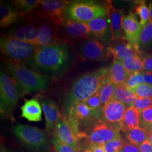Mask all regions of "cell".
I'll list each match as a JSON object with an SVG mask.
<instances>
[{"label":"cell","instance_id":"cell-24","mask_svg":"<svg viewBox=\"0 0 152 152\" xmlns=\"http://www.w3.org/2000/svg\"><path fill=\"white\" fill-rule=\"evenodd\" d=\"M108 15L107 16H100L94 19L88 23V26L93 37L103 38L106 36L109 30Z\"/></svg>","mask_w":152,"mask_h":152},{"label":"cell","instance_id":"cell-29","mask_svg":"<svg viewBox=\"0 0 152 152\" xmlns=\"http://www.w3.org/2000/svg\"><path fill=\"white\" fill-rule=\"evenodd\" d=\"M41 3V0H16L12 4L23 16L37 9Z\"/></svg>","mask_w":152,"mask_h":152},{"label":"cell","instance_id":"cell-17","mask_svg":"<svg viewBox=\"0 0 152 152\" xmlns=\"http://www.w3.org/2000/svg\"><path fill=\"white\" fill-rule=\"evenodd\" d=\"M108 4V18L112 38L114 41L119 40L125 37L123 22L125 16L123 11L114 8L110 2Z\"/></svg>","mask_w":152,"mask_h":152},{"label":"cell","instance_id":"cell-8","mask_svg":"<svg viewBox=\"0 0 152 152\" xmlns=\"http://www.w3.org/2000/svg\"><path fill=\"white\" fill-rule=\"evenodd\" d=\"M70 1L63 0H41L38 6L39 18H42L54 23L56 26H61L66 17V12Z\"/></svg>","mask_w":152,"mask_h":152},{"label":"cell","instance_id":"cell-11","mask_svg":"<svg viewBox=\"0 0 152 152\" xmlns=\"http://www.w3.org/2000/svg\"><path fill=\"white\" fill-rule=\"evenodd\" d=\"M53 138L79 150L78 138L70 122L64 114H62L55 126L53 132Z\"/></svg>","mask_w":152,"mask_h":152},{"label":"cell","instance_id":"cell-22","mask_svg":"<svg viewBox=\"0 0 152 152\" xmlns=\"http://www.w3.org/2000/svg\"><path fill=\"white\" fill-rule=\"evenodd\" d=\"M109 80L116 86L124 85L130 76L118 60L114 59L108 68Z\"/></svg>","mask_w":152,"mask_h":152},{"label":"cell","instance_id":"cell-41","mask_svg":"<svg viewBox=\"0 0 152 152\" xmlns=\"http://www.w3.org/2000/svg\"><path fill=\"white\" fill-rule=\"evenodd\" d=\"M139 147L140 152H152V144L148 140L144 141Z\"/></svg>","mask_w":152,"mask_h":152},{"label":"cell","instance_id":"cell-36","mask_svg":"<svg viewBox=\"0 0 152 152\" xmlns=\"http://www.w3.org/2000/svg\"><path fill=\"white\" fill-rule=\"evenodd\" d=\"M152 123V107L145 109L140 112V121L139 127L145 130Z\"/></svg>","mask_w":152,"mask_h":152},{"label":"cell","instance_id":"cell-32","mask_svg":"<svg viewBox=\"0 0 152 152\" xmlns=\"http://www.w3.org/2000/svg\"><path fill=\"white\" fill-rule=\"evenodd\" d=\"M136 14L140 18V23L142 27L144 26L149 19V10L144 1L139 2V5L136 7Z\"/></svg>","mask_w":152,"mask_h":152},{"label":"cell","instance_id":"cell-6","mask_svg":"<svg viewBox=\"0 0 152 152\" xmlns=\"http://www.w3.org/2000/svg\"><path fill=\"white\" fill-rule=\"evenodd\" d=\"M14 134L28 150L33 152L48 151L49 142L47 131L35 126L18 124L14 129Z\"/></svg>","mask_w":152,"mask_h":152},{"label":"cell","instance_id":"cell-37","mask_svg":"<svg viewBox=\"0 0 152 152\" xmlns=\"http://www.w3.org/2000/svg\"><path fill=\"white\" fill-rule=\"evenodd\" d=\"M85 103L90 108L94 110H102L103 109V107L100 102L99 91L96 92L95 94L90 96L85 102Z\"/></svg>","mask_w":152,"mask_h":152},{"label":"cell","instance_id":"cell-23","mask_svg":"<svg viewBox=\"0 0 152 152\" xmlns=\"http://www.w3.org/2000/svg\"><path fill=\"white\" fill-rule=\"evenodd\" d=\"M140 121V112L133 107L127 108L121 125V130L126 133L139 127Z\"/></svg>","mask_w":152,"mask_h":152},{"label":"cell","instance_id":"cell-15","mask_svg":"<svg viewBox=\"0 0 152 152\" xmlns=\"http://www.w3.org/2000/svg\"><path fill=\"white\" fill-rule=\"evenodd\" d=\"M40 102L44 112L46 121V130L48 133H53L55 126L62 114L59 108L53 99L39 95L37 98Z\"/></svg>","mask_w":152,"mask_h":152},{"label":"cell","instance_id":"cell-1","mask_svg":"<svg viewBox=\"0 0 152 152\" xmlns=\"http://www.w3.org/2000/svg\"><path fill=\"white\" fill-rule=\"evenodd\" d=\"M75 60V54L70 44L60 42L38 47L27 64L34 71L51 78L64 75Z\"/></svg>","mask_w":152,"mask_h":152},{"label":"cell","instance_id":"cell-25","mask_svg":"<svg viewBox=\"0 0 152 152\" xmlns=\"http://www.w3.org/2000/svg\"><path fill=\"white\" fill-rule=\"evenodd\" d=\"M137 96L133 92L127 90L123 85L116 86L114 90L113 99L124 104L126 108L132 106Z\"/></svg>","mask_w":152,"mask_h":152},{"label":"cell","instance_id":"cell-10","mask_svg":"<svg viewBox=\"0 0 152 152\" xmlns=\"http://www.w3.org/2000/svg\"><path fill=\"white\" fill-rule=\"evenodd\" d=\"M126 109L124 104L112 98L104 105L101 121L121 130Z\"/></svg>","mask_w":152,"mask_h":152},{"label":"cell","instance_id":"cell-12","mask_svg":"<svg viewBox=\"0 0 152 152\" xmlns=\"http://www.w3.org/2000/svg\"><path fill=\"white\" fill-rule=\"evenodd\" d=\"M80 43L79 54L83 59L102 60L109 56L104 44L95 39L82 38Z\"/></svg>","mask_w":152,"mask_h":152},{"label":"cell","instance_id":"cell-28","mask_svg":"<svg viewBox=\"0 0 152 152\" xmlns=\"http://www.w3.org/2000/svg\"><path fill=\"white\" fill-rule=\"evenodd\" d=\"M149 135V132L139 126L126 132V137L131 144L139 146L144 141L148 140Z\"/></svg>","mask_w":152,"mask_h":152},{"label":"cell","instance_id":"cell-30","mask_svg":"<svg viewBox=\"0 0 152 152\" xmlns=\"http://www.w3.org/2000/svg\"><path fill=\"white\" fill-rule=\"evenodd\" d=\"M116 85L109 80H107L99 90V96L102 107L113 98Z\"/></svg>","mask_w":152,"mask_h":152},{"label":"cell","instance_id":"cell-26","mask_svg":"<svg viewBox=\"0 0 152 152\" xmlns=\"http://www.w3.org/2000/svg\"><path fill=\"white\" fill-rule=\"evenodd\" d=\"M152 45V22H149L142 28L137 45L141 50H147Z\"/></svg>","mask_w":152,"mask_h":152},{"label":"cell","instance_id":"cell-13","mask_svg":"<svg viewBox=\"0 0 152 152\" xmlns=\"http://www.w3.org/2000/svg\"><path fill=\"white\" fill-rule=\"evenodd\" d=\"M109 56H112L115 59L125 60L136 56H142L141 52L137 45L129 42L125 37L114 41L107 48Z\"/></svg>","mask_w":152,"mask_h":152},{"label":"cell","instance_id":"cell-19","mask_svg":"<svg viewBox=\"0 0 152 152\" xmlns=\"http://www.w3.org/2000/svg\"><path fill=\"white\" fill-rule=\"evenodd\" d=\"M61 26L65 33L72 37L92 38L91 36H93L88 24L86 23L76 22L66 18Z\"/></svg>","mask_w":152,"mask_h":152},{"label":"cell","instance_id":"cell-14","mask_svg":"<svg viewBox=\"0 0 152 152\" xmlns=\"http://www.w3.org/2000/svg\"><path fill=\"white\" fill-rule=\"evenodd\" d=\"M38 23V34L36 46L44 47L59 42V38L56 32V26L49 20L41 18Z\"/></svg>","mask_w":152,"mask_h":152},{"label":"cell","instance_id":"cell-40","mask_svg":"<svg viewBox=\"0 0 152 152\" xmlns=\"http://www.w3.org/2000/svg\"><path fill=\"white\" fill-rule=\"evenodd\" d=\"M143 64L144 70L147 72H152V56L147 55L143 58Z\"/></svg>","mask_w":152,"mask_h":152},{"label":"cell","instance_id":"cell-20","mask_svg":"<svg viewBox=\"0 0 152 152\" xmlns=\"http://www.w3.org/2000/svg\"><path fill=\"white\" fill-rule=\"evenodd\" d=\"M21 117L29 122H39L42 120V108L37 98L24 99V103L20 107Z\"/></svg>","mask_w":152,"mask_h":152},{"label":"cell","instance_id":"cell-38","mask_svg":"<svg viewBox=\"0 0 152 152\" xmlns=\"http://www.w3.org/2000/svg\"><path fill=\"white\" fill-rule=\"evenodd\" d=\"M140 112L145 109L152 107V98H139L137 97L132 106Z\"/></svg>","mask_w":152,"mask_h":152},{"label":"cell","instance_id":"cell-4","mask_svg":"<svg viewBox=\"0 0 152 152\" xmlns=\"http://www.w3.org/2000/svg\"><path fill=\"white\" fill-rule=\"evenodd\" d=\"M38 47L24 42L9 36L3 35L0 39L1 53L4 61L25 65L27 64Z\"/></svg>","mask_w":152,"mask_h":152},{"label":"cell","instance_id":"cell-42","mask_svg":"<svg viewBox=\"0 0 152 152\" xmlns=\"http://www.w3.org/2000/svg\"><path fill=\"white\" fill-rule=\"evenodd\" d=\"M79 152H94L92 151V149L90 144L87 142L82 143L81 145L80 144L79 147Z\"/></svg>","mask_w":152,"mask_h":152},{"label":"cell","instance_id":"cell-48","mask_svg":"<svg viewBox=\"0 0 152 152\" xmlns=\"http://www.w3.org/2000/svg\"><path fill=\"white\" fill-rule=\"evenodd\" d=\"M148 140L151 142V143L152 144V132L149 133V137H148Z\"/></svg>","mask_w":152,"mask_h":152},{"label":"cell","instance_id":"cell-27","mask_svg":"<svg viewBox=\"0 0 152 152\" xmlns=\"http://www.w3.org/2000/svg\"><path fill=\"white\" fill-rule=\"evenodd\" d=\"M118 61L130 75L136 72H141L144 70L142 56H136L125 60Z\"/></svg>","mask_w":152,"mask_h":152},{"label":"cell","instance_id":"cell-9","mask_svg":"<svg viewBox=\"0 0 152 152\" xmlns=\"http://www.w3.org/2000/svg\"><path fill=\"white\" fill-rule=\"evenodd\" d=\"M120 135V129L100 120L87 131L85 139L90 144H104Z\"/></svg>","mask_w":152,"mask_h":152},{"label":"cell","instance_id":"cell-5","mask_svg":"<svg viewBox=\"0 0 152 152\" xmlns=\"http://www.w3.org/2000/svg\"><path fill=\"white\" fill-rule=\"evenodd\" d=\"M108 15V5L94 1H70L66 17L76 22L88 23L95 18Z\"/></svg>","mask_w":152,"mask_h":152},{"label":"cell","instance_id":"cell-7","mask_svg":"<svg viewBox=\"0 0 152 152\" xmlns=\"http://www.w3.org/2000/svg\"><path fill=\"white\" fill-rule=\"evenodd\" d=\"M22 97L14 80L1 69L0 112L1 116L13 118V112L19 98Z\"/></svg>","mask_w":152,"mask_h":152},{"label":"cell","instance_id":"cell-2","mask_svg":"<svg viewBox=\"0 0 152 152\" xmlns=\"http://www.w3.org/2000/svg\"><path fill=\"white\" fill-rule=\"evenodd\" d=\"M108 80V68H101L80 76L65 96L63 105L64 114L76 104L85 102L99 91Z\"/></svg>","mask_w":152,"mask_h":152},{"label":"cell","instance_id":"cell-31","mask_svg":"<svg viewBox=\"0 0 152 152\" xmlns=\"http://www.w3.org/2000/svg\"><path fill=\"white\" fill-rule=\"evenodd\" d=\"M144 72H136L130 75L123 86L131 90L144 83Z\"/></svg>","mask_w":152,"mask_h":152},{"label":"cell","instance_id":"cell-49","mask_svg":"<svg viewBox=\"0 0 152 152\" xmlns=\"http://www.w3.org/2000/svg\"><path fill=\"white\" fill-rule=\"evenodd\" d=\"M121 152V151H118V152Z\"/></svg>","mask_w":152,"mask_h":152},{"label":"cell","instance_id":"cell-39","mask_svg":"<svg viewBox=\"0 0 152 152\" xmlns=\"http://www.w3.org/2000/svg\"><path fill=\"white\" fill-rule=\"evenodd\" d=\"M122 152H140L139 147L131 144L129 142H126L122 147Z\"/></svg>","mask_w":152,"mask_h":152},{"label":"cell","instance_id":"cell-33","mask_svg":"<svg viewBox=\"0 0 152 152\" xmlns=\"http://www.w3.org/2000/svg\"><path fill=\"white\" fill-rule=\"evenodd\" d=\"M125 142V140L120 135L113 140L104 144V148L105 152H117L121 151Z\"/></svg>","mask_w":152,"mask_h":152},{"label":"cell","instance_id":"cell-21","mask_svg":"<svg viewBox=\"0 0 152 152\" xmlns=\"http://www.w3.org/2000/svg\"><path fill=\"white\" fill-rule=\"evenodd\" d=\"M24 16L14 6L1 1L0 3V26L7 28L14 24Z\"/></svg>","mask_w":152,"mask_h":152},{"label":"cell","instance_id":"cell-34","mask_svg":"<svg viewBox=\"0 0 152 152\" xmlns=\"http://www.w3.org/2000/svg\"><path fill=\"white\" fill-rule=\"evenodd\" d=\"M139 98H152V85L142 84L130 90Z\"/></svg>","mask_w":152,"mask_h":152},{"label":"cell","instance_id":"cell-3","mask_svg":"<svg viewBox=\"0 0 152 152\" xmlns=\"http://www.w3.org/2000/svg\"><path fill=\"white\" fill-rule=\"evenodd\" d=\"M6 73L16 82L21 96L28 94L43 91L51 83V78L40 74L25 65L3 61Z\"/></svg>","mask_w":152,"mask_h":152},{"label":"cell","instance_id":"cell-16","mask_svg":"<svg viewBox=\"0 0 152 152\" xmlns=\"http://www.w3.org/2000/svg\"><path fill=\"white\" fill-rule=\"evenodd\" d=\"M37 25L32 23H26L11 28L7 35L24 42L36 46L38 37Z\"/></svg>","mask_w":152,"mask_h":152},{"label":"cell","instance_id":"cell-47","mask_svg":"<svg viewBox=\"0 0 152 152\" xmlns=\"http://www.w3.org/2000/svg\"><path fill=\"white\" fill-rule=\"evenodd\" d=\"M145 130H147L148 132H149V133L152 132V123L149 125L147 127V129H145Z\"/></svg>","mask_w":152,"mask_h":152},{"label":"cell","instance_id":"cell-44","mask_svg":"<svg viewBox=\"0 0 152 152\" xmlns=\"http://www.w3.org/2000/svg\"><path fill=\"white\" fill-rule=\"evenodd\" d=\"M91 148L94 152H105L103 144H90Z\"/></svg>","mask_w":152,"mask_h":152},{"label":"cell","instance_id":"cell-46","mask_svg":"<svg viewBox=\"0 0 152 152\" xmlns=\"http://www.w3.org/2000/svg\"><path fill=\"white\" fill-rule=\"evenodd\" d=\"M149 21L152 22V2L149 4Z\"/></svg>","mask_w":152,"mask_h":152},{"label":"cell","instance_id":"cell-45","mask_svg":"<svg viewBox=\"0 0 152 152\" xmlns=\"http://www.w3.org/2000/svg\"><path fill=\"white\" fill-rule=\"evenodd\" d=\"M1 152H16V151H12L10 149L6 147L1 142Z\"/></svg>","mask_w":152,"mask_h":152},{"label":"cell","instance_id":"cell-18","mask_svg":"<svg viewBox=\"0 0 152 152\" xmlns=\"http://www.w3.org/2000/svg\"><path fill=\"white\" fill-rule=\"evenodd\" d=\"M142 28L136 15L132 12L125 16L123 22V29L125 38L129 42L134 45H137Z\"/></svg>","mask_w":152,"mask_h":152},{"label":"cell","instance_id":"cell-43","mask_svg":"<svg viewBox=\"0 0 152 152\" xmlns=\"http://www.w3.org/2000/svg\"><path fill=\"white\" fill-rule=\"evenodd\" d=\"M144 83L152 85V72H145L144 75Z\"/></svg>","mask_w":152,"mask_h":152},{"label":"cell","instance_id":"cell-35","mask_svg":"<svg viewBox=\"0 0 152 152\" xmlns=\"http://www.w3.org/2000/svg\"><path fill=\"white\" fill-rule=\"evenodd\" d=\"M52 144L55 152H80L79 150L75 148L59 141L54 138L53 139Z\"/></svg>","mask_w":152,"mask_h":152}]
</instances>
